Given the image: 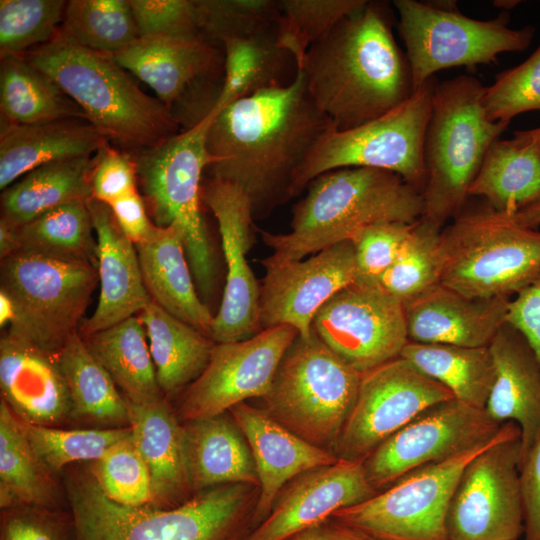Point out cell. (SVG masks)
I'll list each match as a JSON object with an SVG mask.
<instances>
[{
	"label": "cell",
	"instance_id": "816d5d0a",
	"mask_svg": "<svg viewBox=\"0 0 540 540\" xmlns=\"http://www.w3.org/2000/svg\"><path fill=\"white\" fill-rule=\"evenodd\" d=\"M0 540H76L72 513L68 507L1 509Z\"/></svg>",
	"mask_w": 540,
	"mask_h": 540
},
{
	"label": "cell",
	"instance_id": "7c38bea8",
	"mask_svg": "<svg viewBox=\"0 0 540 540\" xmlns=\"http://www.w3.org/2000/svg\"><path fill=\"white\" fill-rule=\"evenodd\" d=\"M447 3L393 1L414 90L438 71L489 64L502 53L525 51L532 42L535 28H510L507 12L478 20L462 14L455 2Z\"/></svg>",
	"mask_w": 540,
	"mask_h": 540
},
{
	"label": "cell",
	"instance_id": "7a4b0ae2",
	"mask_svg": "<svg viewBox=\"0 0 540 540\" xmlns=\"http://www.w3.org/2000/svg\"><path fill=\"white\" fill-rule=\"evenodd\" d=\"M391 15L386 4L366 0L306 53L300 69L309 95L337 130L381 117L415 92Z\"/></svg>",
	"mask_w": 540,
	"mask_h": 540
},
{
	"label": "cell",
	"instance_id": "8fae6325",
	"mask_svg": "<svg viewBox=\"0 0 540 540\" xmlns=\"http://www.w3.org/2000/svg\"><path fill=\"white\" fill-rule=\"evenodd\" d=\"M1 286L15 317L6 333L57 356L99 281L95 264L16 252L1 260Z\"/></svg>",
	"mask_w": 540,
	"mask_h": 540
},
{
	"label": "cell",
	"instance_id": "1f68e13d",
	"mask_svg": "<svg viewBox=\"0 0 540 540\" xmlns=\"http://www.w3.org/2000/svg\"><path fill=\"white\" fill-rule=\"evenodd\" d=\"M182 424L194 494L226 484L259 487L251 450L231 415L223 413Z\"/></svg>",
	"mask_w": 540,
	"mask_h": 540
},
{
	"label": "cell",
	"instance_id": "681fc988",
	"mask_svg": "<svg viewBox=\"0 0 540 540\" xmlns=\"http://www.w3.org/2000/svg\"><path fill=\"white\" fill-rule=\"evenodd\" d=\"M483 104L495 122L510 123L517 115L540 111V43L525 61L496 75L485 87Z\"/></svg>",
	"mask_w": 540,
	"mask_h": 540
},
{
	"label": "cell",
	"instance_id": "ab89813d",
	"mask_svg": "<svg viewBox=\"0 0 540 540\" xmlns=\"http://www.w3.org/2000/svg\"><path fill=\"white\" fill-rule=\"evenodd\" d=\"M221 46L224 81L210 109L219 113L239 99L284 85L281 78L291 55L278 45L276 28L250 37L228 38Z\"/></svg>",
	"mask_w": 540,
	"mask_h": 540
},
{
	"label": "cell",
	"instance_id": "d6986e66",
	"mask_svg": "<svg viewBox=\"0 0 540 540\" xmlns=\"http://www.w3.org/2000/svg\"><path fill=\"white\" fill-rule=\"evenodd\" d=\"M201 199L218 223L227 266L224 293L210 338L215 343L246 340L262 331L260 285L246 258L253 245L251 202L239 187L216 177L203 179Z\"/></svg>",
	"mask_w": 540,
	"mask_h": 540
},
{
	"label": "cell",
	"instance_id": "2e32d148",
	"mask_svg": "<svg viewBox=\"0 0 540 540\" xmlns=\"http://www.w3.org/2000/svg\"><path fill=\"white\" fill-rule=\"evenodd\" d=\"M312 331L360 373L399 357L409 342L404 305L378 283L359 279L318 310Z\"/></svg>",
	"mask_w": 540,
	"mask_h": 540
},
{
	"label": "cell",
	"instance_id": "5b68a950",
	"mask_svg": "<svg viewBox=\"0 0 540 540\" xmlns=\"http://www.w3.org/2000/svg\"><path fill=\"white\" fill-rule=\"evenodd\" d=\"M21 56L124 151L136 153L176 134L178 124L168 107L144 93L112 55L79 44L61 27L49 41Z\"/></svg>",
	"mask_w": 540,
	"mask_h": 540
},
{
	"label": "cell",
	"instance_id": "cb8c5ba5",
	"mask_svg": "<svg viewBox=\"0 0 540 540\" xmlns=\"http://www.w3.org/2000/svg\"><path fill=\"white\" fill-rule=\"evenodd\" d=\"M96 234L100 295L93 314L82 322V337L138 315L151 301L145 288L135 244L117 224L109 205L89 199Z\"/></svg>",
	"mask_w": 540,
	"mask_h": 540
},
{
	"label": "cell",
	"instance_id": "5bb4252c",
	"mask_svg": "<svg viewBox=\"0 0 540 540\" xmlns=\"http://www.w3.org/2000/svg\"><path fill=\"white\" fill-rule=\"evenodd\" d=\"M521 461L518 432L467 464L448 507L449 540H518L524 534Z\"/></svg>",
	"mask_w": 540,
	"mask_h": 540
},
{
	"label": "cell",
	"instance_id": "7bdbcfd3",
	"mask_svg": "<svg viewBox=\"0 0 540 540\" xmlns=\"http://www.w3.org/2000/svg\"><path fill=\"white\" fill-rule=\"evenodd\" d=\"M19 424L35 453L54 474L74 464L94 462L113 445L131 436L129 427L64 429L21 420Z\"/></svg>",
	"mask_w": 540,
	"mask_h": 540
},
{
	"label": "cell",
	"instance_id": "8992f818",
	"mask_svg": "<svg viewBox=\"0 0 540 540\" xmlns=\"http://www.w3.org/2000/svg\"><path fill=\"white\" fill-rule=\"evenodd\" d=\"M485 87L470 75L434 86L424 140L422 217L441 228L464 208L488 149L509 125L488 118Z\"/></svg>",
	"mask_w": 540,
	"mask_h": 540
},
{
	"label": "cell",
	"instance_id": "f546056e",
	"mask_svg": "<svg viewBox=\"0 0 540 540\" xmlns=\"http://www.w3.org/2000/svg\"><path fill=\"white\" fill-rule=\"evenodd\" d=\"M112 56L121 67L147 84L171 110L186 88L213 68L218 50L202 35L151 37L139 38Z\"/></svg>",
	"mask_w": 540,
	"mask_h": 540
},
{
	"label": "cell",
	"instance_id": "be15d7a7",
	"mask_svg": "<svg viewBox=\"0 0 540 540\" xmlns=\"http://www.w3.org/2000/svg\"><path fill=\"white\" fill-rule=\"evenodd\" d=\"M519 3L520 1H513V0L495 1L494 6L504 9V10H510L514 8L515 6H517Z\"/></svg>",
	"mask_w": 540,
	"mask_h": 540
},
{
	"label": "cell",
	"instance_id": "6125c7cd",
	"mask_svg": "<svg viewBox=\"0 0 540 540\" xmlns=\"http://www.w3.org/2000/svg\"><path fill=\"white\" fill-rule=\"evenodd\" d=\"M15 317V307L11 299L0 291V326L10 325Z\"/></svg>",
	"mask_w": 540,
	"mask_h": 540
},
{
	"label": "cell",
	"instance_id": "e0dca14e",
	"mask_svg": "<svg viewBox=\"0 0 540 540\" xmlns=\"http://www.w3.org/2000/svg\"><path fill=\"white\" fill-rule=\"evenodd\" d=\"M453 398L405 358L390 360L362 374L334 454L345 460L365 459L422 412Z\"/></svg>",
	"mask_w": 540,
	"mask_h": 540
},
{
	"label": "cell",
	"instance_id": "c3c4849f",
	"mask_svg": "<svg viewBox=\"0 0 540 540\" xmlns=\"http://www.w3.org/2000/svg\"><path fill=\"white\" fill-rule=\"evenodd\" d=\"M87 464L101 490L112 501L129 507L151 506L150 474L131 436Z\"/></svg>",
	"mask_w": 540,
	"mask_h": 540
},
{
	"label": "cell",
	"instance_id": "4316f807",
	"mask_svg": "<svg viewBox=\"0 0 540 540\" xmlns=\"http://www.w3.org/2000/svg\"><path fill=\"white\" fill-rule=\"evenodd\" d=\"M495 375L485 412L521 431L522 457L540 433V364L525 339L505 324L489 345Z\"/></svg>",
	"mask_w": 540,
	"mask_h": 540
},
{
	"label": "cell",
	"instance_id": "7dc6e473",
	"mask_svg": "<svg viewBox=\"0 0 540 540\" xmlns=\"http://www.w3.org/2000/svg\"><path fill=\"white\" fill-rule=\"evenodd\" d=\"M200 34L212 43L245 38L276 28L279 0L194 1Z\"/></svg>",
	"mask_w": 540,
	"mask_h": 540
},
{
	"label": "cell",
	"instance_id": "74e56055",
	"mask_svg": "<svg viewBox=\"0 0 540 540\" xmlns=\"http://www.w3.org/2000/svg\"><path fill=\"white\" fill-rule=\"evenodd\" d=\"M0 111L4 124L12 125L87 119L83 110L52 79L21 55L1 59Z\"/></svg>",
	"mask_w": 540,
	"mask_h": 540
},
{
	"label": "cell",
	"instance_id": "91938a15",
	"mask_svg": "<svg viewBox=\"0 0 540 540\" xmlns=\"http://www.w3.org/2000/svg\"><path fill=\"white\" fill-rule=\"evenodd\" d=\"M19 243L16 228L0 220V258L1 260L18 252Z\"/></svg>",
	"mask_w": 540,
	"mask_h": 540
},
{
	"label": "cell",
	"instance_id": "ba28073f",
	"mask_svg": "<svg viewBox=\"0 0 540 540\" xmlns=\"http://www.w3.org/2000/svg\"><path fill=\"white\" fill-rule=\"evenodd\" d=\"M212 109L187 130L136 152L137 179L154 224L179 230L199 295L214 294L216 262L200 204L203 172L213 163L207 134Z\"/></svg>",
	"mask_w": 540,
	"mask_h": 540
},
{
	"label": "cell",
	"instance_id": "f35d334b",
	"mask_svg": "<svg viewBox=\"0 0 540 540\" xmlns=\"http://www.w3.org/2000/svg\"><path fill=\"white\" fill-rule=\"evenodd\" d=\"M401 357L447 388L455 399L485 409L495 368L488 347H463L409 341Z\"/></svg>",
	"mask_w": 540,
	"mask_h": 540
},
{
	"label": "cell",
	"instance_id": "e7e4bbea",
	"mask_svg": "<svg viewBox=\"0 0 540 540\" xmlns=\"http://www.w3.org/2000/svg\"><path fill=\"white\" fill-rule=\"evenodd\" d=\"M373 540H388V539H382V538H375V537H373Z\"/></svg>",
	"mask_w": 540,
	"mask_h": 540
},
{
	"label": "cell",
	"instance_id": "30bf717a",
	"mask_svg": "<svg viewBox=\"0 0 540 540\" xmlns=\"http://www.w3.org/2000/svg\"><path fill=\"white\" fill-rule=\"evenodd\" d=\"M435 83L431 78L400 106L367 123L347 130L331 126L296 170L290 197L319 175L347 167L395 173L422 193L427 178L424 140Z\"/></svg>",
	"mask_w": 540,
	"mask_h": 540
},
{
	"label": "cell",
	"instance_id": "3957f363",
	"mask_svg": "<svg viewBox=\"0 0 540 540\" xmlns=\"http://www.w3.org/2000/svg\"><path fill=\"white\" fill-rule=\"evenodd\" d=\"M76 540H246L254 529L259 487L226 484L177 507H129L109 499L87 463L63 471Z\"/></svg>",
	"mask_w": 540,
	"mask_h": 540
},
{
	"label": "cell",
	"instance_id": "4dcf8cb0",
	"mask_svg": "<svg viewBox=\"0 0 540 540\" xmlns=\"http://www.w3.org/2000/svg\"><path fill=\"white\" fill-rule=\"evenodd\" d=\"M496 211L513 215L540 202V127L497 139L469 190Z\"/></svg>",
	"mask_w": 540,
	"mask_h": 540
},
{
	"label": "cell",
	"instance_id": "ac0fdd59",
	"mask_svg": "<svg viewBox=\"0 0 540 540\" xmlns=\"http://www.w3.org/2000/svg\"><path fill=\"white\" fill-rule=\"evenodd\" d=\"M299 335L290 325L263 329L253 337L215 343L207 366L182 395L181 422L217 416L270 390L288 347Z\"/></svg>",
	"mask_w": 540,
	"mask_h": 540
},
{
	"label": "cell",
	"instance_id": "d590c367",
	"mask_svg": "<svg viewBox=\"0 0 540 540\" xmlns=\"http://www.w3.org/2000/svg\"><path fill=\"white\" fill-rule=\"evenodd\" d=\"M92 157L52 162L35 168L1 194V221L17 228L59 206L91 199Z\"/></svg>",
	"mask_w": 540,
	"mask_h": 540
},
{
	"label": "cell",
	"instance_id": "4fadbf2b",
	"mask_svg": "<svg viewBox=\"0 0 540 540\" xmlns=\"http://www.w3.org/2000/svg\"><path fill=\"white\" fill-rule=\"evenodd\" d=\"M521 432L506 422L489 443L449 459L416 469L368 500L332 515L375 538L388 540H449L448 507L467 464L493 444Z\"/></svg>",
	"mask_w": 540,
	"mask_h": 540
},
{
	"label": "cell",
	"instance_id": "60d3db41",
	"mask_svg": "<svg viewBox=\"0 0 540 540\" xmlns=\"http://www.w3.org/2000/svg\"><path fill=\"white\" fill-rule=\"evenodd\" d=\"M18 252L97 265V243L87 202L48 210L16 228Z\"/></svg>",
	"mask_w": 540,
	"mask_h": 540
},
{
	"label": "cell",
	"instance_id": "52a82bcc",
	"mask_svg": "<svg viewBox=\"0 0 540 540\" xmlns=\"http://www.w3.org/2000/svg\"><path fill=\"white\" fill-rule=\"evenodd\" d=\"M439 283L472 298H509L540 274V230L488 204L462 209L441 230Z\"/></svg>",
	"mask_w": 540,
	"mask_h": 540
},
{
	"label": "cell",
	"instance_id": "603a6c76",
	"mask_svg": "<svg viewBox=\"0 0 540 540\" xmlns=\"http://www.w3.org/2000/svg\"><path fill=\"white\" fill-rule=\"evenodd\" d=\"M229 412L249 445L259 479L254 528L267 518L278 495L290 481L340 459L291 432L264 408L243 402Z\"/></svg>",
	"mask_w": 540,
	"mask_h": 540
},
{
	"label": "cell",
	"instance_id": "9f6ffc18",
	"mask_svg": "<svg viewBox=\"0 0 540 540\" xmlns=\"http://www.w3.org/2000/svg\"><path fill=\"white\" fill-rule=\"evenodd\" d=\"M520 488L525 540H540V433L522 457Z\"/></svg>",
	"mask_w": 540,
	"mask_h": 540
},
{
	"label": "cell",
	"instance_id": "f907efd6",
	"mask_svg": "<svg viewBox=\"0 0 540 540\" xmlns=\"http://www.w3.org/2000/svg\"><path fill=\"white\" fill-rule=\"evenodd\" d=\"M414 224L380 223L359 232L351 241L355 248L358 279L377 283L398 257Z\"/></svg>",
	"mask_w": 540,
	"mask_h": 540
},
{
	"label": "cell",
	"instance_id": "ee69618b",
	"mask_svg": "<svg viewBox=\"0 0 540 540\" xmlns=\"http://www.w3.org/2000/svg\"><path fill=\"white\" fill-rule=\"evenodd\" d=\"M366 0H279L278 45L301 68L309 48Z\"/></svg>",
	"mask_w": 540,
	"mask_h": 540
},
{
	"label": "cell",
	"instance_id": "ffe728a7",
	"mask_svg": "<svg viewBox=\"0 0 540 540\" xmlns=\"http://www.w3.org/2000/svg\"><path fill=\"white\" fill-rule=\"evenodd\" d=\"M264 268L266 274L259 297L262 330L290 325L302 337L312 334V322L318 310L358 279L351 241L330 246L306 260Z\"/></svg>",
	"mask_w": 540,
	"mask_h": 540
},
{
	"label": "cell",
	"instance_id": "836d02e7",
	"mask_svg": "<svg viewBox=\"0 0 540 540\" xmlns=\"http://www.w3.org/2000/svg\"><path fill=\"white\" fill-rule=\"evenodd\" d=\"M26 438L17 417L0 400V508L68 507L60 485Z\"/></svg>",
	"mask_w": 540,
	"mask_h": 540
},
{
	"label": "cell",
	"instance_id": "b9f144b4",
	"mask_svg": "<svg viewBox=\"0 0 540 540\" xmlns=\"http://www.w3.org/2000/svg\"><path fill=\"white\" fill-rule=\"evenodd\" d=\"M61 28L79 44L109 55L140 38L129 0H70Z\"/></svg>",
	"mask_w": 540,
	"mask_h": 540
},
{
	"label": "cell",
	"instance_id": "6da1fadb",
	"mask_svg": "<svg viewBox=\"0 0 540 540\" xmlns=\"http://www.w3.org/2000/svg\"><path fill=\"white\" fill-rule=\"evenodd\" d=\"M333 123L317 108L302 69L286 85L239 99L214 117L207 134L209 177L233 183L254 218L291 199L294 174Z\"/></svg>",
	"mask_w": 540,
	"mask_h": 540
},
{
	"label": "cell",
	"instance_id": "d6a6232c",
	"mask_svg": "<svg viewBox=\"0 0 540 540\" xmlns=\"http://www.w3.org/2000/svg\"><path fill=\"white\" fill-rule=\"evenodd\" d=\"M138 317L146 331L159 387L170 400L200 376L215 342L153 301Z\"/></svg>",
	"mask_w": 540,
	"mask_h": 540
},
{
	"label": "cell",
	"instance_id": "8d00e7d4",
	"mask_svg": "<svg viewBox=\"0 0 540 540\" xmlns=\"http://www.w3.org/2000/svg\"><path fill=\"white\" fill-rule=\"evenodd\" d=\"M82 338L126 399L144 403L164 397L138 315Z\"/></svg>",
	"mask_w": 540,
	"mask_h": 540
},
{
	"label": "cell",
	"instance_id": "6f0895ef",
	"mask_svg": "<svg viewBox=\"0 0 540 540\" xmlns=\"http://www.w3.org/2000/svg\"><path fill=\"white\" fill-rule=\"evenodd\" d=\"M109 206L120 229L135 245L141 242L154 226L147 215L145 202L138 191Z\"/></svg>",
	"mask_w": 540,
	"mask_h": 540
},
{
	"label": "cell",
	"instance_id": "db71d44e",
	"mask_svg": "<svg viewBox=\"0 0 540 540\" xmlns=\"http://www.w3.org/2000/svg\"><path fill=\"white\" fill-rule=\"evenodd\" d=\"M137 164L132 154L104 144L92 157L91 198L111 205L137 191Z\"/></svg>",
	"mask_w": 540,
	"mask_h": 540
},
{
	"label": "cell",
	"instance_id": "83f0119b",
	"mask_svg": "<svg viewBox=\"0 0 540 540\" xmlns=\"http://www.w3.org/2000/svg\"><path fill=\"white\" fill-rule=\"evenodd\" d=\"M135 246L151 301L210 337L214 315L198 293L179 230L154 224Z\"/></svg>",
	"mask_w": 540,
	"mask_h": 540
},
{
	"label": "cell",
	"instance_id": "f6af8a7d",
	"mask_svg": "<svg viewBox=\"0 0 540 540\" xmlns=\"http://www.w3.org/2000/svg\"><path fill=\"white\" fill-rule=\"evenodd\" d=\"M442 228L421 217L378 284L403 305L439 283L438 244Z\"/></svg>",
	"mask_w": 540,
	"mask_h": 540
},
{
	"label": "cell",
	"instance_id": "94428289",
	"mask_svg": "<svg viewBox=\"0 0 540 540\" xmlns=\"http://www.w3.org/2000/svg\"><path fill=\"white\" fill-rule=\"evenodd\" d=\"M511 216L522 226L538 229L540 227V202Z\"/></svg>",
	"mask_w": 540,
	"mask_h": 540
},
{
	"label": "cell",
	"instance_id": "277c9868",
	"mask_svg": "<svg viewBox=\"0 0 540 540\" xmlns=\"http://www.w3.org/2000/svg\"><path fill=\"white\" fill-rule=\"evenodd\" d=\"M292 210L290 231L259 230L272 255L264 267L302 260L335 244L352 241L364 228L390 222L414 223L423 215L422 193L399 175L375 168L325 172L306 187Z\"/></svg>",
	"mask_w": 540,
	"mask_h": 540
},
{
	"label": "cell",
	"instance_id": "9a60e30c",
	"mask_svg": "<svg viewBox=\"0 0 540 540\" xmlns=\"http://www.w3.org/2000/svg\"><path fill=\"white\" fill-rule=\"evenodd\" d=\"M503 424L455 398L402 427L364 459L370 484L381 491L404 475L491 442Z\"/></svg>",
	"mask_w": 540,
	"mask_h": 540
},
{
	"label": "cell",
	"instance_id": "9c48e42d",
	"mask_svg": "<svg viewBox=\"0 0 540 540\" xmlns=\"http://www.w3.org/2000/svg\"><path fill=\"white\" fill-rule=\"evenodd\" d=\"M362 374L313 331L308 337L298 335L263 397L264 409L297 436L334 453Z\"/></svg>",
	"mask_w": 540,
	"mask_h": 540
},
{
	"label": "cell",
	"instance_id": "bcb514c9",
	"mask_svg": "<svg viewBox=\"0 0 540 540\" xmlns=\"http://www.w3.org/2000/svg\"><path fill=\"white\" fill-rule=\"evenodd\" d=\"M67 1L1 0L0 58L22 55L49 41L63 23Z\"/></svg>",
	"mask_w": 540,
	"mask_h": 540
},
{
	"label": "cell",
	"instance_id": "11a10c76",
	"mask_svg": "<svg viewBox=\"0 0 540 540\" xmlns=\"http://www.w3.org/2000/svg\"><path fill=\"white\" fill-rule=\"evenodd\" d=\"M506 324L521 334L540 364V274L509 300Z\"/></svg>",
	"mask_w": 540,
	"mask_h": 540
},
{
	"label": "cell",
	"instance_id": "f1b7e54d",
	"mask_svg": "<svg viewBox=\"0 0 540 540\" xmlns=\"http://www.w3.org/2000/svg\"><path fill=\"white\" fill-rule=\"evenodd\" d=\"M109 140L87 119L66 118L30 125H1L0 189L31 170L79 157H91Z\"/></svg>",
	"mask_w": 540,
	"mask_h": 540
},
{
	"label": "cell",
	"instance_id": "e575fe53",
	"mask_svg": "<svg viewBox=\"0 0 540 540\" xmlns=\"http://www.w3.org/2000/svg\"><path fill=\"white\" fill-rule=\"evenodd\" d=\"M57 361L70 394L73 422L101 429L129 427L125 397L78 331L69 337Z\"/></svg>",
	"mask_w": 540,
	"mask_h": 540
},
{
	"label": "cell",
	"instance_id": "44dd1931",
	"mask_svg": "<svg viewBox=\"0 0 540 540\" xmlns=\"http://www.w3.org/2000/svg\"><path fill=\"white\" fill-rule=\"evenodd\" d=\"M377 492L367 478L364 459H339L290 481L267 518L246 540H285L331 518L340 509L368 500Z\"/></svg>",
	"mask_w": 540,
	"mask_h": 540
},
{
	"label": "cell",
	"instance_id": "f5cc1de1",
	"mask_svg": "<svg viewBox=\"0 0 540 540\" xmlns=\"http://www.w3.org/2000/svg\"><path fill=\"white\" fill-rule=\"evenodd\" d=\"M140 38L201 35L191 0H129Z\"/></svg>",
	"mask_w": 540,
	"mask_h": 540
},
{
	"label": "cell",
	"instance_id": "680465c9",
	"mask_svg": "<svg viewBox=\"0 0 540 540\" xmlns=\"http://www.w3.org/2000/svg\"><path fill=\"white\" fill-rule=\"evenodd\" d=\"M285 540H373V537L358 528L331 517L297 532Z\"/></svg>",
	"mask_w": 540,
	"mask_h": 540
},
{
	"label": "cell",
	"instance_id": "484cf974",
	"mask_svg": "<svg viewBox=\"0 0 540 540\" xmlns=\"http://www.w3.org/2000/svg\"><path fill=\"white\" fill-rule=\"evenodd\" d=\"M126 399V398H125ZM131 439L151 479V506L170 509L195 494L184 449L183 424L167 398L136 403L126 399Z\"/></svg>",
	"mask_w": 540,
	"mask_h": 540
},
{
	"label": "cell",
	"instance_id": "7402d4cb",
	"mask_svg": "<svg viewBox=\"0 0 540 540\" xmlns=\"http://www.w3.org/2000/svg\"><path fill=\"white\" fill-rule=\"evenodd\" d=\"M1 400L21 421L63 428L72 403L57 356L5 333L0 339Z\"/></svg>",
	"mask_w": 540,
	"mask_h": 540
},
{
	"label": "cell",
	"instance_id": "d4e9b609",
	"mask_svg": "<svg viewBox=\"0 0 540 540\" xmlns=\"http://www.w3.org/2000/svg\"><path fill=\"white\" fill-rule=\"evenodd\" d=\"M509 298H472L440 283L404 304L409 341L488 347L506 324Z\"/></svg>",
	"mask_w": 540,
	"mask_h": 540
}]
</instances>
